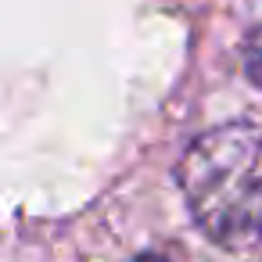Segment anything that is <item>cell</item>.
Masks as SVG:
<instances>
[{
    "instance_id": "cell-2",
    "label": "cell",
    "mask_w": 262,
    "mask_h": 262,
    "mask_svg": "<svg viewBox=\"0 0 262 262\" xmlns=\"http://www.w3.org/2000/svg\"><path fill=\"white\" fill-rule=\"evenodd\" d=\"M140 262H162V258H140Z\"/></svg>"
},
{
    "instance_id": "cell-1",
    "label": "cell",
    "mask_w": 262,
    "mask_h": 262,
    "mask_svg": "<svg viewBox=\"0 0 262 262\" xmlns=\"http://www.w3.org/2000/svg\"><path fill=\"white\" fill-rule=\"evenodd\" d=\"M201 233L226 251L262 248V126L223 122L190 140L176 165Z\"/></svg>"
}]
</instances>
